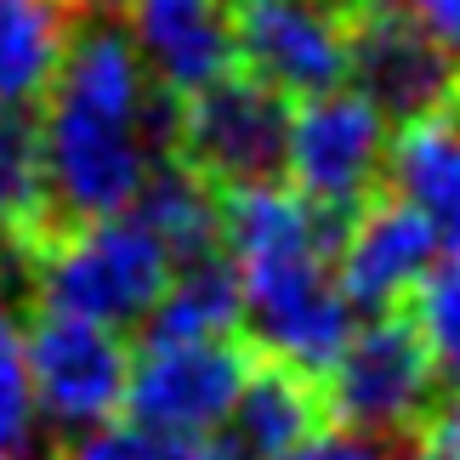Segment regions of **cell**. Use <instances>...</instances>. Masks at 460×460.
<instances>
[{"label":"cell","instance_id":"1","mask_svg":"<svg viewBox=\"0 0 460 460\" xmlns=\"http://www.w3.org/2000/svg\"><path fill=\"white\" fill-rule=\"evenodd\" d=\"M40 102L46 205L63 227L131 210L148 176L171 165L176 102L148 80L126 29L109 17L75 29Z\"/></svg>","mask_w":460,"mask_h":460},{"label":"cell","instance_id":"2","mask_svg":"<svg viewBox=\"0 0 460 460\" xmlns=\"http://www.w3.org/2000/svg\"><path fill=\"white\" fill-rule=\"evenodd\" d=\"M341 222L313 210L285 182L222 193V261L239 279L244 347L268 352L296 376L318 381L358 330L341 279H335Z\"/></svg>","mask_w":460,"mask_h":460},{"label":"cell","instance_id":"3","mask_svg":"<svg viewBox=\"0 0 460 460\" xmlns=\"http://www.w3.org/2000/svg\"><path fill=\"white\" fill-rule=\"evenodd\" d=\"M176 273L171 251L131 210L97 222H68L40 239L34 256V302L40 313L85 318L114 335L143 330Z\"/></svg>","mask_w":460,"mask_h":460},{"label":"cell","instance_id":"4","mask_svg":"<svg viewBox=\"0 0 460 460\" xmlns=\"http://www.w3.org/2000/svg\"><path fill=\"white\" fill-rule=\"evenodd\" d=\"M438 393H444L438 369L403 313L358 318L335 364L318 376V403L335 415V427L386 438V444L415 438Z\"/></svg>","mask_w":460,"mask_h":460},{"label":"cell","instance_id":"5","mask_svg":"<svg viewBox=\"0 0 460 460\" xmlns=\"http://www.w3.org/2000/svg\"><path fill=\"white\" fill-rule=\"evenodd\" d=\"M285 143H290V102L268 92L256 75H222L217 85L176 102L171 159L205 176L217 193L279 182L285 176Z\"/></svg>","mask_w":460,"mask_h":460},{"label":"cell","instance_id":"6","mask_svg":"<svg viewBox=\"0 0 460 460\" xmlns=\"http://www.w3.org/2000/svg\"><path fill=\"white\" fill-rule=\"evenodd\" d=\"M386 148H393V126L352 85H341V92L290 102V143L279 182L302 193L313 210L347 222L381 193Z\"/></svg>","mask_w":460,"mask_h":460},{"label":"cell","instance_id":"7","mask_svg":"<svg viewBox=\"0 0 460 460\" xmlns=\"http://www.w3.org/2000/svg\"><path fill=\"white\" fill-rule=\"evenodd\" d=\"M23 364L46 432L80 438L126 415V381H131L126 335L85 324V318L40 313L23 330Z\"/></svg>","mask_w":460,"mask_h":460},{"label":"cell","instance_id":"8","mask_svg":"<svg viewBox=\"0 0 460 460\" xmlns=\"http://www.w3.org/2000/svg\"><path fill=\"white\" fill-rule=\"evenodd\" d=\"M251 369L244 341H143V352H131L126 420L159 438H217Z\"/></svg>","mask_w":460,"mask_h":460},{"label":"cell","instance_id":"9","mask_svg":"<svg viewBox=\"0 0 460 460\" xmlns=\"http://www.w3.org/2000/svg\"><path fill=\"white\" fill-rule=\"evenodd\" d=\"M347 85L386 126H410L460 102V68L427 34H415L386 0L347 6Z\"/></svg>","mask_w":460,"mask_h":460},{"label":"cell","instance_id":"10","mask_svg":"<svg viewBox=\"0 0 460 460\" xmlns=\"http://www.w3.org/2000/svg\"><path fill=\"white\" fill-rule=\"evenodd\" d=\"M239 68L285 102L347 85V6L335 0H251L239 6Z\"/></svg>","mask_w":460,"mask_h":460},{"label":"cell","instance_id":"11","mask_svg":"<svg viewBox=\"0 0 460 460\" xmlns=\"http://www.w3.org/2000/svg\"><path fill=\"white\" fill-rule=\"evenodd\" d=\"M239 6L234 0H126V40L148 80L171 102L217 85L239 68Z\"/></svg>","mask_w":460,"mask_h":460},{"label":"cell","instance_id":"12","mask_svg":"<svg viewBox=\"0 0 460 460\" xmlns=\"http://www.w3.org/2000/svg\"><path fill=\"white\" fill-rule=\"evenodd\" d=\"M444 244L427 234V222L393 193H376L364 210L341 222V244H335V279H341L347 302L358 318L398 313L415 296V285L432 273Z\"/></svg>","mask_w":460,"mask_h":460},{"label":"cell","instance_id":"13","mask_svg":"<svg viewBox=\"0 0 460 460\" xmlns=\"http://www.w3.org/2000/svg\"><path fill=\"white\" fill-rule=\"evenodd\" d=\"M381 193L410 205L444 251H460V102L398 126L386 148Z\"/></svg>","mask_w":460,"mask_h":460},{"label":"cell","instance_id":"14","mask_svg":"<svg viewBox=\"0 0 460 460\" xmlns=\"http://www.w3.org/2000/svg\"><path fill=\"white\" fill-rule=\"evenodd\" d=\"M68 0H0V109L34 114L75 40Z\"/></svg>","mask_w":460,"mask_h":460},{"label":"cell","instance_id":"15","mask_svg":"<svg viewBox=\"0 0 460 460\" xmlns=\"http://www.w3.org/2000/svg\"><path fill=\"white\" fill-rule=\"evenodd\" d=\"M318 386L285 364H256L244 393L227 415L222 438L239 449V460H285L302 438L318 432Z\"/></svg>","mask_w":460,"mask_h":460},{"label":"cell","instance_id":"16","mask_svg":"<svg viewBox=\"0 0 460 460\" xmlns=\"http://www.w3.org/2000/svg\"><path fill=\"white\" fill-rule=\"evenodd\" d=\"M239 318L244 296L234 268L222 256L182 261L159 296V307L148 313L143 341H239Z\"/></svg>","mask_w":460,"mask_h":460},{"label":"cell","instance_id":"17","mask_svg":"<svg viewBox=\"0 0 460 460\" xmlns=\"http://www.w3.org/2000/svg\"><path fill=\"white\" fill-rule=\"evenodd\" d=\"M131 217L148 227V234L171 251V261H205V256H222V193L193 176L188 165H159L148 176V188L137 193Z\"/></svg>","mask_w":460,"mask_h":460},{"label":"cell","instance_id":"18","mask_svg":"<svg viewBox=\"0 0 460 460\" xmlns=\"http://www.w3.org/2000/svg\"><path fill=\"white\" fill-rule=\"evenodd\" d=\"M46 217L51 205H46L40 119L23 109H0V239L34 234Z\"/></svg>","mask_w":460,"mask_h":460},{"label":"cell","instance_id":"19","mask_svg":"<svg viewBox=\"0 0 460 460\" xmlns=\"http://www.w3.org/2000/svg\"><path fill=\"white\" fill-rule=\"evenodd\" d=\"M410 324L438 369V386L460 393V251H444L410 296Z\"/></svg>","mask_w":460,"mask_h":460},{"label":"cell","instance_id":"20","mask_svg":"<svg viewBox=\"0 0 460 460\" xmlns=\"http://www.w3.org/2000/svg\"><path fill=\"white\" fill-rule=\"evenodd\" d=\"M51 449L58 444H51V432L40 420L29 364H23V330L0 307V460H40Z\"/></svg>","mask_w":460,"mask_h":460},{"label":"cell","instance_id":"21","mask_svg":"<svg viewBox=\"0 0 460 460\" xmlns=\"http://www.w3.org/2000/svg\"><path fill=\"white\" fill-rule=\"evenodd\" d=\"M58 460H239V449L227 438H159L137 420H109V427H92L80 438H68L58 449Z\"/></svg>","mask_w":460,"mask_h":460},{"label":"cell","instance_id":"22","mask_svg":"<svg viewBox=\"0 0 460 460\" xmlns=\"http://www.w3.org/2000/svg\"><path fill=\"white\" fill-rule=\"evenodd\" d=\"M285 460H410V455L398 444H386V438H364V432H347V427H318Z\"/></svg>","mask_w":460,"mask_h":460},{"label":"cell","instance_id":"23","mask_svg":"<svg viewBox=\"0 0 460 460\" xmlns=\"http://www.w3.org/2000/svg\"><path fill=\"white\" fill-rule=\"evenodd\" d=\"M386 6H393L415 34H427V40L460 68V0H386Z\"/></svg>","mask_w":460,"mask_h":460},{"label":"cell","instance_id":"24","mask_svg":"<svg viewBox=\"0 0 460 460\" xmlns=\"http://www.w3.org/2000/svg\"><path fill=\"white\" fill-rule=\"evenodd\" d=\"M420 460H460V393H438L415 432Z\"/></svg>","mask_w":460,"mask_h":460},{"label":"cell","instance_id":"25","mask_svg":"<svg viewBox=\"0 0 460 460\" xmlns=\"http://www.w3.org/2000/svg\"><path fill=\"white\" fill-rule=\"evenodd\" d=\"M75 12H109V6H126V0H68Z\"/></svg>","mask_w":460,"mask_h":460},{"label":"cell","instance_id":"26","mask_svg":"<svg viewBox=\"0 0 460 460\" xmlns=\"http://www.w3.org/2000/svg\"><path fill=\"white\" fill-rule=\"evenodd\" d=\"M234 6H251V0H234Z\"/></svg>","mask_w":460,"mask_h":460},{"label":"cell","instance_id":"27","mask_svg":"<svg viewBox=\"0 0 460 460\" xmlns=\"http://www.w3.org/2000/svg\"><path fill=\"white\" fill-rule=\"evenodd\" d=\"M410 460H420V455H410Z\"/></svg>","mask_w":460,"mask_h":460}]
</instances>
